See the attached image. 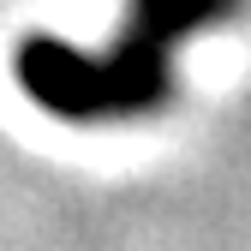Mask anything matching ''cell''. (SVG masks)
Segmentation results:
<instances>
[{
  "instance_id": "6da1fadb",
  "label": "cell",
  "mask_w": 251,
  "mask_h": 251,
  "mask_svg": "<svg viewBox=\"0 0 251 251\" xmlns=\"http://www.w3.org/2000/svg\"><path fill=\"white\" fill-rule=\"evenodd\" d=\"M203 12H209V0H144L138 6V30L120 42V54L90 60V54H78L66 42H30L18 54V78H24V90L42 108L66 114V120L126 114V108H138L155 90V78L144 66H150V54H162L168 30L192 24Z\"/></svg>"
}]
</instances>
